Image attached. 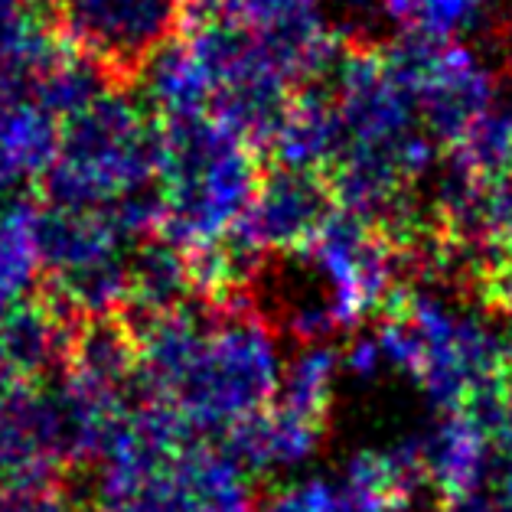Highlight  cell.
Masks as SVG:
<instances>
[{
	"instance_id": "8992f818",
	"label": "cell",
	"mask_w": 512,
	"mask_h": 512,
	"mask_svg": "<svg viewBox=\"0 0 512 512\" xmlns=\"http://www.w3.org/2000/svg\"><path fill=\"white\" fill-rule=\"evenodd\" d=\"M72 464L56 389L10 382L0 389V486H40Z\"/></svg>"
},
{
	"instance_id": "6da1fadb",
	"label": "cell",
	"mask_w": 512,
	"mask_h": 512,
	"mask_svg": "<svg viewBox=\"0 0 512 512\" xmlns=\"http://www.w3.org/2000/svg\"><path fill=\"white\" fill-rule=\"evenodd\" d=\"M160 121L157 193L164 199V239L183 252L222 242L252 209L261 151L209 111Z\"/></svg>"
},
{
	"instance_id": "7c38bea8",
	"label": "cell",
	"mask_w": 512,
	"mask_h": 512,
	"mask_svg": "<svg viewBox=\"0 0 512 512\" xmlns=\"http://www.w3.org/2000/svg\"><path fill=\"white\" fill-rule=\"evenodd\" d=\"M323 437V424L310 421L297 411L281 405L265 408L261 415L248 418L226 434V451L235 454L248 467V473L261 470H287L301 467L317 454Z\"/></svg>"
},
{
	"instance_id": "5bb4252c",
	"label": "cell",
	"mask_w": 512,
	"mask_h": 512,
	"mask_svg": "<svg viewBox=\"0 0 512 512\" xmlns=\"http://www.w3.org/2000/svg\"><path fill=\"white\" fill-rule=\"evenodd\" d=\"M193 294L190 261L186 252L167 242L164 235H154L134 248L131 255V291L124 317H137L134 323L151 320L177 310Z\"/></svg>"
},
{
	"instance_id": "4fadbf2b",
	"label": "cell",
	"mask_w": 512,
	"mask_h": 512,
	"mask_svg": "<svg viewBox=\"0 0 512 512\" xmlns=\"http://www.w3.org/2000/svg\"><path fill=\"white\" fill-rule=\"evenodd\" d=\"M49 0H0V69L40 79L66 56Z\"/></svg>"
},
{
	"instance_id": "ffe728a7",
	"label": "cell",
	"mask_w": 512,
	"mask_h": 512,
	"mask_svg": "<svg viewBox=\"0 0 512 512\" xmlns=\"http://www.w3.org/2000/svg\"><path fill=\"white\" fill-rule=\"evenodd\" d=\"M382 366H385V356H382L379 336H359V340H353V346H349V353L343 356V369L353 372L356 379L379 376Z\"/></svg>"
},
{
	"instance_id": "e0dca14e",
	"label": "cell",
	"mask_w": 512,
	"mask_h": 512,
	"mask_svg": "<svg viewBox=\"0 0 512 512\" xmlns=\"http://www.w3.org/2000/svg\"><path fill=\"white\" fill-rule=\"evenodd\" d=\"M451 164L483 183L512 167V121L490 111L451 147Z\"/></svg>"
},
{
	"instance_id": "9c48e42d",
	"label": "cell",
	"mask_w": 512,
	"mask_h": 512,
	"mask_svg": "<svg viewBox=\"0 0 512 512\" xmlns=\"http://www.w3.org/2000/svg\"><path fill=\"white\" fill-rule=\"evenodd\" d=\"M424 473L447 506L467 503L480 493L490 470V431L470 411H447V418L421 441Z\"/></svg>"
},
{
	"instance_id": "5b68a950",
	"label": "cell",
	"mask_w": 512,
	"mask_h": 512,
	"mask_svg": "<svg viewBox=\"0 0 512 512\" xmlns=\"http://www.w3.org/2000/svg\"><path fill=\"white\" fill-rule=\"evenodd\" d=\"M301 258L314 265L340 330L356 327L372 310H385L395 294V274L405 265L389 232L346 209L330 212Z\"/></svg>"
},
{
	"instance_id": "9a60e30c",
	"label": "cell",
	"mask_w": 512,
	"mask_h": 512,
	"mask_svg": "<svg viewBox=\"0 0 512 512\" xmlns=\"http://www.w3.org/2000/svg\"><path fill=\"white\" fill-rule=\"evenodd\" d=\"M36 212L40 209L20 196L0 206V310L23 304L43 278Z\"/></svg>"
},
{
	"instance_id": "3957f363",
	"label": "cell",
	"mask_w": 512,
	"mask_h": 512,
	"mask_svg": "<svg viewBox=\"0 0 512 512\" xmlns=\"http://www.w3.org/2000/svg\"><path fill=\"white\" fill-rule=\"evenodd\" d=\"M281 376L274 336L242 297L226 307H212L209 330L167 408L177 411L193 437L229 434L271 408Z\"/></svg>"
},
{
	"instance_id": "8fae6325",
	"label": "cell",
	"mask_w": 512,
	"mask_h": 512,
	"mask_svg": "<svg viewBox=\"0 0 512 512\" xmlns=\"http://www.w3.org/2000/svg\"><path fill=\"white\" fill-rule=\"evenodd\" d=\"M343 144L340 111L330 89L307 85L294 95L291 108L271 141V157L281 170L297 173H327Z\"/></svg>"
},
{
	"instance_id": "44dd1931",
	"label": "cell",
	"mask_w": 512,
	"mask_h": 512,
	"mask_svg": "<svg viewBox=\"0 0 512 512\" xmlns=\"http://www.w3.org/2000/svg\"><path fill=\"white\" fill-rule=\"evenodd\" d=\"M320 7L323 14L333 10V14H340L349 23H362L366 17L376 14V10L382 14V0H320Z\"/></svg>"
},
{
	"instance_id": "cb8c5ba5",
	"label": "cell",
	"mask_w": 512,
	"mask_h": 512,
	"mask_svg": "<svg viewBox=\"0 0 512 512\" xmlns=\"http://www.w3.org/2000/svg\"><path fill=\"white\" fill-rule=\"evenodd\" d=\"M493 301L506 307V314H509V327H512V271L506 274L503 281L496 284V291H493Z\"/></svg>"
},
{
	"instance_id": "603a6c76",
	"label": "cell",
	"mask_w": 512,
	"mask_h": 512,
	"mask_svg": "<svg viewBox=\"0 0 512 512\" xmlns=\"http://www.w3.org/2000/svg\"><path fill=\"white\" fill-rule=\"evenodd\" d=\"M186 4H190V10L199 17H222L232 0H186Z\"/></svg>"
},
{
	"instance_id": "30bf717a",
	"label": "cell",
	"mask_w": 512,
	"mask_h": 512,
	"mask_svg": "<svg viewBox=\"0 0 512 512\" xmlns=\"http://www.w3.org/2000/svg\"><path fill=\"white\" fill-rule=\"evenodd\" d=\"M180 512H258L248 467L226 447L190 441L170 464Z\"/></svg>"
},
{
	"instance_id": "2e32d148",
	"label": "cell",
	"mask_w": 512,
	"mask_h": 512,
	"mask_svg": "<svg viewBox=\"0 0 512 512\" xmlns=\"http://www.w3.org/2000/svg\"><path fill=\"white\" fill-rule=\"evenodd\" d=\"M340 369H343V359L336 349L323 346V343H310L304 353H297V359L284 369L274 405L297 411V415L323 424L330 415Z\"/></svg>"
},
{
	"instance_id": "d6986e66",
	"label": "cell",
	"mask_w": 512,
	"mask_h": 512,
	"mask_svg": "<svg viewBox=\"0 0 512 512\" xmlns=\"http://www.w3.org/2000/svg\"><path fill=\"white\" fill-rule=\"evenodd\" d=\"M0 512H79V506L56 483L0 486Z\"/></svg>"
},
{
	"instance_id": "277c9868",
	"label": "cell",
	"mask_w": 512,
	"mask_h": 512,
	"mask_svg": "<svg viewBox=\"0 0 512 512\" xmlns=\"http://www.w3.org/2000/svg\"><path fill=\"white\" fill-rule=\"evenodd\" d=\"M62 40L98 62L115 85L141 79L160 49L183 36L186 0H49Z\"/></svg>"
},
{
	"instance_id": "484cf974",
	"label": "cell",
	"mask_w": 512,
	"mask_h": 512,
	"mask_svg": "<svg viewBox=\"0 0 512 512\" xmlns=\"http://www.w3.org/2000/svg\"><path fill=\"white\" fill-rule=\"evenodd\" d=\"M506 115H509V121H512V108H509V111H506Z\"/></svg>"
},
{
	"instance_id": "52a82bcc",
	"label": "cell",
	"mask_w": 512,
	"mask_h": 512,
	"mask_svg": "<svg viewBox=\"0 0 512 512\" xmlns=\"http://www.w3.org/2000/svg\"><path fill=\"white\" fill-rule=\"evenodd\" d=\"M333 193L320 173H297L274 167L258 186V196L232 235L258 255L294 252L301 255L327 222Z\"/></svg>"
},
{
	"instance_id": "ac0fdd59",
	"label": "cell",
	"mask_w": 512,
	"mask_h": 512,
	"mask_svg": "<svg viewBox=\"0 0 512 512\" xmlns=\"http://www.w3.org/2000/svg\"><path fill=\"white\" fill-rule=\"evenodd\" d=\"M483 239L512 265V167L486 183Z\"/></svg>"
},
{
	"instance_id": "d4e9b609",
	"label": "cell",
	"mask_w": 512,
	"mask_h": 512,
	"mask_svg": "<svg viewBox=\"0 0 512 512\" xmlns=\"http://www.w3.org/2000/svg\"><path fill=\"white\" fill-rule=\"evenodd\" d=\"M470 4H473V7H480L483 14L490 17V14H493V7H499V4H503V0H470Z\"/></svg>"
},
{
	"instance_id": "7402d4cb",
	"label": "cell",
	"mask_w": 512,
	"mask_h": 512,
	"mask_svg": "<svg viewBox=\"0 0 512 512\" xmlns=\"http://www.w3.org/2000/svg\"><path fill=\"white\" fill-rule=\"evenodd\" d=\"M421 7H424V0H382V14L405 23V27H411V23L418 20Z\"/></svg>"
},
{
	"instance_id": "ba28073f",
	"label": "cell",
	"mask_w": 512,
	"mask_h": 512,
	"mask_svg": "<svg viewBox=\"0 0 512 512\" xmlns=\"http://www.w3.org/2000/svg\"><path fill=\"white\" fill-rule=\"evenodd\" d=\"M62 121L43 105L36 79L0 69V206L53 164Z\"/></svg>"
},
{
	"instance_id": "7a4b0ae2",
	"label": "cell",
	"mask_w": 512,
	"mask_h": 512,
	"mask_svg": "<svg viewBox=\"0 0 512 512\" xmlns=\"http://www.w3.org/2000/svg\"><path fill=\"white\" fill-rule=\"evenodd\" d=\"M160 170V121L124 89L62 121L59 151L43 173L49 206L105 209L151 190Z\"/></svg>"
}]
</instances>
